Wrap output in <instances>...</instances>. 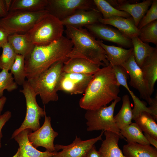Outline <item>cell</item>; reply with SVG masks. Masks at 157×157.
<instances>
[{"label": "cell", "instance_id": "8fae6325", "mask_svg": "<svg viewBox=\"0 0 157 157\" xmlns=\"http://www.w3.org/2000/svg\"><path fill=\"white\" fill-rule=\"evenodd\" d=\"M96 38L116 43L125 48L133 47L131 40L118 30L99 22L84 26Z\"/></svg>", "mask_w": 157, "mask_h": 157}, {"label": "cell", "instance_id": "4316f807", "mask_svg": "<svg viewBox=\"0 0 157 157\" xmlns=\"http://www.w3.org/2000/svg\"><path fill=\"white\" fill-rule=\"evenodd\" d=\"M131 40L135 61L140 67L145 60L157 48L152 47L148 43L143 42L138 37H133Z\"/></svg>", "mask_w": 157, "mask_h": 157}, {"label": "cell", "instance_id": "4fadbf2b", "mask_svg": "<svg viewBox=\"0 0 157 157\" xmlns=\"http://www.w3.org/2000/svg\"><path fill=\"white\" fill-rule=\"evenodd\" d=\"M104 131H102L101 134L95 138L83 140L76 135L74 141L67 145L56 144L55 148L56 151L52 157H84L91 148L98 141L102 140Z\"/></svg>", "mask_w": 157, "mask_h": 157}, {"label": "cell", "instance_id": "e0dca14e", "mask_svg": "<svg viewBox=\"0 0 157 157\" xmlns=\"http://www.w3.org/2000/svg\"><path fill=\"white\" fill-rule=\"evenodd\" d=\"M31 131L29 129L24 130L14 138L19 145L20 157H52L57 151H41L31 144L28 140V135Z\"/></svg>", "mask_w": 157, "mask_h": 157}, {"label": "cell", "instance_id": "f1b7e54d", "mask_svg": "<svg viewBox=\"0 0 157 157\" xmlns=\"http://www.w3.org/2000/svg\"><path fill=\"white\" fill-rule=\"evenodd\" d=\"M120 130L121 135L124 138H126L127 143H137L150 144L143 132L135 122H132Z\"/></svg>", "mask_w": 157, "mask_h": 157}, {"label": "cell", "instance_id": "3957f363", "mask_svg": "<svg viewBox=\"0 0 157 157\" xmlns=\"http://www.w3.org/2000/svg\"><path fill=\"white\" fill-rule=\"evenodd\" d=\"M65 26L66 37L73 44L67 58L85 59L104 67L109 65L105 51L100 45L99 40L88 30L83 27Z\"/></svg>", "mask_w": 157, "mask_h": 157}, {"label": "cell", "instance_id": "5bb4252c", "mask_svg": "<svg viewBox=\"0 0 157 157\" xmlns=\"http://www.w3.org/2000/svg\"><path fill=\"white\" fill-rule=\"evenodd\" d=\"M122 66L125 69L130 77V85L138 91L141 97L150 105L152 98L149 94L141 68L135 61L133 52Z\"/></svg>", "mask_w": 157, "mask_h": 157}, {"label": "cell", "instance_id": "9a60e30c", "mask_svg": "<svg viewBox=\"0 0 157 157\" xmlns=\"http://www.w3.org/2000/svg\"><path fill=\"white\" fill-rule=\"evenodd\" d=\"M102 17L101 14L97 9H79L61 21L64 26H69L79 28L99 22V19Z\"/></svg>", "mask_w": 157, "mask_h": 157}, {"label": "cell", "instance_id": "836d02e7", "mask_svg": "<svg viewBox=\"0 0 157 157\" xmlns=\"http://www.w3.org/2000/svg\"><path fill=\"white\" fill-rule=\"evenodd\" d=\"M8 70L2 69L0 72V97L3 96V92L6 90L11 92L18 88L17 84L14 81L12 74Z\"/></svg>", "mask_w": 157, "mask_h": 157}, {"label": "cell", "instance_id": "ba28073f", "mask_svg": "<svg viewBox=\"0 0 157 157\" xmlns=\"http://www.w3.org/2000/svg\"><path fill=\"white\" fill-rule=\"evenodd\" d=\"M23 89L20 90L25 97L26 103V113L23 122L20 126L13 133L11 139L14 138L24 130L29 129L35 131L40 127V120L46 113L45 108L43 109L38 104L37 95L27 81L22 85Z\"/></svg>", "mask_w": 157, "mask_h": 157}, {"label": "cell", "instance_id": "f35d334b", "mask_svg": "<svg viewBox=\"0 0 157 157\" xmlns=\"http://www.w3.org/2000/svg\"><path fill=\"white\" fill-rule=\"evenodd\" d=\"M150 106L148 107L151 114L156 120L157 119V94L154 98H152V101Z\"/></svg>", "mask_w": 157, "mask_h": 157}, {"label": "cell", "instance_id": "5b68a950", "mask_svg": "<svg viewBox=\"0 0 157 157\" xmlns=\"http://www.w3.org/2000/svg\"><path fill=\"white\" fill-rule=\"evenodd\" d=\"M64 26L61 20L48 13L25 33L35 46H45L63 36Z\"/></svg>", "mask_w": 157, "mask_h": 157}, {"label": "cell", "instance_id": "bcb514c9", "mask_svg": "<svg viewBox=\"0 0 157 157\" xmlns=\"http://www.w3.org/2000/svg\"><path fill=\"white\" fill-rule=\"evenodd\" d=\"M0 20H1V18H0Z\"/></svg>", "mask_w": 157, "mask_h": 157}, {"label": "cell", "instance_id": "8992f818", "mask_svg": "<svg viewBox=\"0 0 157 157\" xmlns=\"http://www.w3.org/2000/svg\"><path fill=\"white\" fill-rule=\"evenodd\" d=\"M48 13L47 9L36 12L9 11L6 17L1 19L0 26L5 29L9 35L20 33H26Z\"/></svg>", "mask_w": 157, "mask_h": 157}, {"label": "cell", "instance_id": "6da1fadb", "mask_svg": "<svg viewBox=\"0 0 157 157\" xmlns=\"http://www.w3.org/2000/svg\"><path fill=\"white\" fill-rule=\"evenodd\" d=\"M119 86L110 64L93 74V78L79 101L81 108L95 110L107 106L119 97Z\"/></svg>", "mask_w": 157, "mask_h": 157}, {"label": "cell", "instance_id": "b9f144b4", "mask_svg": "<svg viewBox=\"0 0 157 157\" xmlns=\"http://www.w3.org/2000/svg\"><path fill=\"white\" fill-rule=\"evenodd\" d=\"M144 134L150 144H152L154 147L157 149V139L147 133H144Z\"/></svg>", "mask_w": 157, "mask_h": 157}, {"label": "cell", "instance_id": "cb8c5ba5", "mask_svg": "<svg viewBox=\"0 0 157 157\" xmlns=\"http://www.w3.org/2000/svg\"><path fill=\"white\" fill-rule=\"evenodd\" d=\"M122 152L125 157H157V149L150 144L127 143L123 146Z\"/></svg>", "mask_w": 157, "mask_h": 157}, {"label": "cell", "instance_id": "74e56055", "mask_svg": "<svg viewBox=\"0 0 157 157\" xmlns=\"http://www.w3.org/2000/svg\"><path fill=\"white\" fill-rule=\"evenodd\" d=\"M9 34L4 28L0 26V48L8 42Z\"/></svg>", "mask_w": 157, "mask_h": 157}, {"label": "cell", "instance_id": "7bdbcfd3", "mask_svg": "<svg viewBox=\"0 0 157 157\" xmlns=\"http://www.w3.org/2000/svg\"><path fill=\"white\" fill-rule=\"evenodd\" d=\"M6 100V97L5 96H3L0 98V116Z\"/></svg>", "mask_w": 157, "mask_h": 157}, {"label": "cell", "instance_id": "30bf717a", "mask_svg": "<svg viewBox=\"0 0 157 157\" xmlns=\"http://www.w3.org/2000/svg\"><path fill=\"white\" fill-rule=\"evenodd\" d=\"M93 75L63 72L57 89L71 95L84 93L92 80Z\"/></svg>", "mask_w": 157, "mask_h": 157}, {"label": "cell", "instance_id": "d6a6232c", "mask_svg": "<svg viewBox=\"0 0 157 157\" xmlns=\"http://www.w3.org/2000/svg\"><path fill=\"white\" fill-rule=\"evenodd\" d=\"M2 48V52L0 56V69L9 71L14 62L16 54L8 42Z\"/></svg>", "mask_w": 157, "mask_h": 157}, {"label": "cell", "instance_id": "83f0119b", "mask_svg": "<svg viewBox=\"0 0 157 157\" xmlns=\"http://www.w3.org/2000/svg\"><path fill=\"white\" fill-rule=\"evenodd\" d=\"M48 3V0H12L9 11H38L46 9Z\"/></svg>", "mask_w": 157, "mask_h": 157}, {"label": "cell", "instance_id": "1f68e13d", "mask_svg": "<svg viewBox=\"0 0 157 157\" xmlns=\"http://www.w3.org/2000/svg\"><path fill=\"white\" fill-rule=\"evenodd\" d=\"M139 39L145 43L151 42L157 45V20L146 25L140 29Z\"/></svg>", "mask_w": 157, "mask_h": 157}, {"label": "cell", "instance_id": "ffe728a7", "mask_svg": "<svg viewBox=\"0 0 157 157\" xmlns=\"http://www.w3.org/2000/svg\"><path fill=\"white\" fill-rule=\"evenodd\" d=\"M104 133L105 139L99 150L102 157H125L118 146L119 139H122L120 136L110 131H105Z\"/></svg>", "mask_w": 157, "mask_h": 157}, {"label": "cell", "instance_id": "d6986e66", "mask_svg": "<svg viewBox=\"0 0 157 157\" xmlns=\"http://www.w3.org/2000/svg\"><path fill=\"white\" fill-rule=\"evenodd\" d=\"M100 66L81 58H69L64 63L63 72L93 75L100 69Z\"/></svg>", "mask_w": 157, "mask_h": 157}, {"label": "cell", "instance_id": "44dd1931", "mask_svg": "<svg viewBox=\"0 0 157 157\" xmlns=\"http://www.w3.org/2000/svg\"><path fill=\"white\" fill-rule=\"evenodd\" d=\"M133 1L123 0L122 4L115 8L128 13L133 17L135 25L138 27L140 20L146 13L149 7L151 6L153 0H144L141 2L134 3H130L135 1Z\"/></svg>", "mask_w": 157, "mask_h": 157}, {"label": "cell", "instance_id": "f6af8a7d", "mask_svg": "<svg viewBox=\"0 0 157 157\" xmlns=\"http://www.w3.org/2000/svg\"><path fill=\"white\" fill-rule=\"evenodd\" d=\"M12 157H20V152L19 148L18 149L17 151L15 154Z\"/></svg>", "mask_w": 157, "mask_h": 157}, {"label": "cell", "instance_id": "f546056e", "mask_svg": "<svg viewBox=\"0 0 157 157\" xmlns=\"http://www.w3.org/2000/svg\"><path fill=\"white\" fill-rule=\"evenodd\" d=\"M97 9L101 13L102 18L107 19L115 16L128 18L131 16L125 11L118 10L111 5L106 0H93Z\"/></svg>", "mask_w": 157, "mask_h": 157}, {"label": "cell", "instance_id": "603a6c76", "mask_svg": "<svg viewBox=\"0 0 157 157\" xmlns=\"http://www.w3.org/2000/svg\"><path fill=\"white\" fill-rule=\"evenodd\" d=\"M8 42L16 54L22 56L25 59L30 56L35 47L25 33L9 35Z\"/></svg>", "mask_w": 157, "mask_h": 157}, {"label": "cell", "instance_id": "60d3db41", "mask_svg": "<svg viewBox=\"0 0 157 157\" xmlns=\"http://www.w3.org/2000/svg\"><path fill=\"white\" fill-rule=\"evenodd\" d=\"M8 12L6 8L4 0H0V17L4 18L8 15Z\"/></svg>", "mask_w": 157, "mask_h": 157}, {"label": "cell", "instance_id": "ac0fdd59", "mask_svg": "<svg viewBox=\"0 0 157 157\" xmlns=\"http://www.w3.org/2000/svg\"><path fill=\"white\" fill-rule=\"evenodd\" d=\"M150 96L157 80V49L144 61L140 67Z\"/></svg>", "mask_w": 157, "mask_h": 157}, {"label": "cell", "instance_id": "277c9868", "mask_svg": "<svg viewBox=\"0 0 157 157\" xmlns=\"http://www.w3.org/2000/svg\"><path fill=\"white\" fill-rule=\"evenodd\" d=\"M64 62H57L38 76L27 80L35 94L40 95L44 105L58 99V85Z\"/></svg>", "mask_w": 157, "mask_h": 157}, {"label": "cell", "instance_id": "52a82bcc", "mask_svg": "<svg viewBox=\"0 0 157 157\" xmlns=\"http://www.w3.org/2000/svg\"><path fill=\"white\" fill-rule=\"evenodd\" d=\"M121 100L120 97L112 101L109 106H104L95 110H87L85 114L87 130L88 131L102 130L110 131L125 139L121 135L114 119L115 108Z\"/></svg>", "mask_w": 157, "mask_h": 157}, {"label": "cell", "instance_id": "7a4b0ae2", "mask_svg": "<svg viewBox=\"0 0 157 157\" xmlns=\"http://www.w3.org/2000/svg\"><path fill=\"white\" fill-rule=\"evenodd\" d=\"M73 47L71 40L63 36L48 45L35 46L25 59L26 77L28 79L37 77L55 63L66 61Z\"/></svg>", "mask_w": 157, "mask_h": 157}, {"label": "cell", "instance_id": "484cf974", "mask_svg": "<svg viewBox=\"0 0 157 157\" xmlns=\"http://www.w3.org/2000/svg\"><path fill=\"white\" fill-rule=\"evenodd\" d=\"M122 107L117 114L114 116L116 124L120 130L132 123L133 118V109L129 96L124 95L122 98Z\"/></svg>", "mask_w": 157, "mask_h": 157}, {"label": "cell", "instance_id": "8d00e7d4", "mask_svg": "<svg viewBox=\"0 0 157 157\" xmlns=\"http://www.w3.org/2000/svg\"><path fill=\"white\" fill-rule=\"evenodd\" d=\"M11 116V113L9 110L5 112L0 116V148L1 147V138L2 137V129L6 123L8 121Z\"/></svg>", "mask_w": 157, "mask_h": 157}, {"label": "cell", "instance_id": "ab89813d", "mask_svg": "<svg viewBox=\"0 0 157 157\" xmlns=\"http://www.w3.org/2000/svg\"><path fill=\"white\" fill-rule=\"evenodd\" d=\"M84 157H102L98 151L96 149L94 145H93L86 153Z\"/></svg>", "mask_w": 157, "mask_h": 157}, {"label": "cell", "instance_id": "ee69618b", "mask_svg": "<svg viewBox=\"0 0 157 157\" xmlns=\"http://www.w3.org/2000/svg\"><path fill=\"white\" fill-rule=\"evenodd\" d=\"M5 6L7 11L9 12L12 3V0H4Z\"/></svg>", "mask_w": 157, "mask_h": 157}, {"label": "cell", "instance_id": "4dcf8cb0", "mask_svg": "<svg viewBox=\"0 0 157 157\" xmlns=\"http://www.w3.org/2000/svg\"><path fill=\"white\" fill-rule=\"evenodd\" d=\"M14 81L19 85H22L26 77L25 58L22 56L16 54L14 62L10 69Z\"/></svg>", "mask_w": 157, "mask_h": 157}, {"label": "cell", "instance_id": "7c38bea8", "mask_svg": "<svg viewBox=\"0 0 157 157\" xmlns=\"http://www.w3.org/2000/svg\"><path fill=\"white\" fill-rule=\"evenodd\" d=\"M44 121L42 126L33 132H30L28 135V140L31 144L35 148L43 147L46 150L51 152L56 151L55 148L54 140L58 135L51 124V118L44 115Z\"/></svg>", "mask_w": 157, "mask_h": 157}, {"label": "cell", "instance_id": "d4e9b609", "mask_svg": "<svg viewBox=\"0 0 157 157\" xmlns=\"http://www.w3.org/2000/svg\"><path fill=\"white\" fill-rule=\"evenodd\" d=\"M142 132L157 139V124L152 115L146 111H141L133 117Z\"/></svg>", "mask_w": 157, "mask_h": 157}, {"label": "cell", "instance_id": "2e32d148", "mask_svg": "<svg viewBox=\"0 0 157 157\" xmlns=\"http://www.w3.org/2000/svg\"><path fill=\"white\" fill-rule=\"evenodd\" d=\"M99 22L117 28L125 36L131 39L133 37H139L140 34V30L135 25L132 17L126 18L115 16L107 19L102 17L99 19Z\"/></svg>", "mask_w": 157, "mask_h": 157}, {"label": "cell", "instance_id": "7402d4cb", "mask_svg": "<svg viewBox=\"0 0 157 157\" xmlns=\"http://www.w3.org/2000/svg\"><path fill=\"white\" fill-rule=\"evenodd\" d=\"M100 45L105 51L107 59L111 66H122L129 59L133 52V47L126 49L122 47L108 45L99 40Z\"/></svg>", "mask_w": 157, "mask_h": 157}, {"label": "cell", "instance_id": "e575fe53", "mask_svg": "<svg viewBox=\"0 0 157 157\" xmlns=\"http://www.w3.org/2000/svg\"><path fill=\"white\" fill-rule=\"evenodd\" d=\"M157 19V0H153L150 9L140 20L138 26L140 30L144 26Z\"/></svg>", "mask_w": 157, "mask_h": 157}, {"label": "cell", "instance_id": "9c48e42d", "mask_svg": "<svg viewBox=\"0 0 157 157\" xmlns=\"http://www.w3.org/2000/svg\"><path fill=\"white\" fill-rule=\"evenodd\" d=\"M97 9L92 0H48L46 9L60 20L72 15L78 10Z\"/></svg>", "mask_w": 157, "mask_h": 157}, {"label": "cell", "instance_id": "d590c367", "mask_svg": "<svg viewBox=\"0 0 157 157\" xmlns=\"http://www.w3.org/2000/svg\"><path fill=\"white\" fill-rule=\"evenodd\" d=\"M112 67L118 84L122 85L128 91L130 90L127 83L129 74L125 69L122 66L114 65Z\"/></svg>", "mask_w": 157, "mask_h": 157}]
</instances>
